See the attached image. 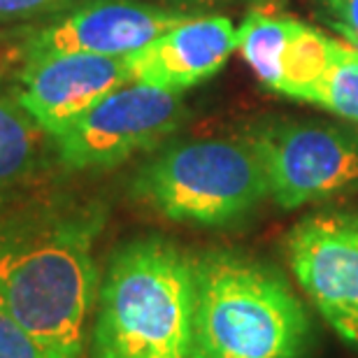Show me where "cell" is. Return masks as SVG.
I'll list each match as a JSON object with an SVG mask.
<instances>
[{
    "mask_svg": "<svg viewBox=\"0 0 358 358\" xmlns=\"http://www.w3.org/2000/svg\"><path fill=\"white\" fill-rule=\"evenodd\" d=\"M186 12L145 0H80L54 21L33 28L24 38V59L47 54H91L126 59L170 26L179 24Z\"/></svg>",
    "mask_w": 358,
    "mask_h": 358,
    "instance_id": "cell-8",
    "label": "cell"
},
{
    "mask_svg": "<svg viewBox=\"0 0 358 358\" xmlns=\"http://www.w3.org/2000/svg\"><path fill=\"white\" fill-rule=\"evenodd\" d=\"M319 3L335 31L345 35V42L358 49V0H319Z\"/></svg>",
    "mask_w": 358,
    "mask_h": 358,
    "instance_id": "cell-17",
    "label": "cell"
},
{
    "mask_svg": "<svg viewBox=\"0 0 358 358\" xmlns=\"http://www.w3.org/2000/svg\"><path fill=\"white\" fill-rule=\"evenodd\" d=\"M184 119L182 93L131 82L107 93L52 142L66 168L107 170L161 145Z\"/></svg>",
    "mask_w": 358,
    "mask_h": 358,
    "instance_id": "cell-6",
    "label": "cell"
},
{
    "mask_svg": "<svg viewBox=\"0 0 358 358\" xmlns=\"http://www.w3.org/2000/svg\"><path fill=\"white\" fill-rule=\"evenodd\" d=\"M196 256L159 235L117 249L100 279L93 358H193Z\"/></svg>",
    "mask_w": 358,
    "mask_h": 358,
    "instance_id": "cell-2",
    "label": "cell"
},
{
    "mask_svg": "<svg viewBox=\"0 0 358 358\" xmlns=\"http://www.w3.org/2000/svg\"><path fill=\"white\" fill-rule=\"evenodd\" d=\"M77 3L80 0H0V21L56 17Z\"/></svg>",
    "mask_w": 358,
    "mask_h": 358,
    "instance_id": "cell-16",
    "label": "cell"
},
{
    "mask_svg": "<svg viewBox=\"0 0 358 358\" xmlns=\"http://www.w3.org/2000/svg\"><path fill=\"white\" fill-rule=\"evenodd\" d=\"M0 358H66L0 310Z\"/></svg>",
    "mask_w": 358,
    "mask_h": 358,
    "instance_id": "cell-15",
    "label": "cell"
},
{
    "mask_svg": "<svg viewBox=\"0 0 358 358\" xmlns=\"http://www.w3.org/2000/svg\"><path fill=\"white\" fill-rule=\"evenodd\" d=\"M131 84L126 59L47 54L26 59L14 98L54 140L107 93Z\"/></svg>",
    "mask_w": 358,
    "mask_h": 358,
    "instance_id": "cell-9",
    "label": "cell"
},
{
    "mask_svg": "<svg viewBox=\"0 0 358 358\" xmlns=\"http://www.w3.org/2000/svg\"><path fill=\"white\" fill-rule=\"evenodd\" d=\"M293 26L296 19L289 14L275 12L270 7H256L238 28V52L254 70V75L275 93Z\"/></svg>",
    "mask_w": 358,
    "mask_h": 358,
    "instance_id": "cell-13",
    "label": "cell"
},
{
    "mask_svg": "<svg viewBox=\"0 0 358 358\" xmlns=\"http://www.w3.org/2000/svg\"><path fill=\"white\" fill-rule=\"evenodd\" d=\"M103 224L96 205L33 203L0 214V310L66 358L87 349Z\"/></svg>",
    "mask_w": 358,
    "mask_h": 358,
    "instance_id": "cell-1",
    "label": "cell"
},
{
    "mask_svg": "<svg viewBox=\"0 0 358 358\" xmlns=\"http://www.w3.org/2000/svg\"><path fill=\"white\" fill-rule=\"evenodd\" d=\"M261 161L268 198L282 210L358 191V133L314 121H275L247 140Z\"/></svg>",
    "mask_w": 358,
    "mask_h": 358,
    "instance_id": "cell-5",
    "label": "cell"
},
{
    "mask_svg": "<svg viewBox=\"0 0 358 358\" xmlns=\"http://www.w3.org/2000/svg\"><path fill=\"white\" fill-rule=\"evenodd\" d=\"M47 138L17 98H0V193L17 189L38 170Z\"/></svg>",
    "mask_w": 358,
    "mask_h": 358,
    "instance_id": "cell-11",
    "label": "cell"
},
{
    "mask_svg": "<svg viewBox=\"0 0 358 358\" xmlns=\"http://www.w3.org/2000/svg\"><path fill=\"white\" fill-rule=\"evenodd\" d=\"M238 49V28L226 17H184L159 38L126 56L135 84L182 93L210 80Z\"/></svg>",
    "mask_w": 358,
    "mask_h": 358,
    "instance_id": "cell-10",
    "label": "cell"
},
{
    "mask_svg": "<svg viewBox=\"0 0 358 358\" xmlns=\"http://www.w3.org/2000/svg\"><path fill=\"white\" fill-rule=\"evenodd\" d=\"M168 3L170 7H212V5H224V3H231V0H163Z\"/></svg>",
    "mask_w": 358,
    "mask_h": 358,
    "instance_id": "cell-18",
    "label": "cell"
},
{
    "mask_svg": "<svg viewBox=\"0 0 358 358\" xmlns=\"http://www.w3.org/2000/svg\"><path fill=\"white\" fill-rule=\"evenodd\" d=\"M338 42L340 40L328 38L317 28L296 19V26H293V33L282 59L277 93L310 103L314 89L324 80V75L328 73V68H331L335 59Z\"/></svg>",
    "mask_w": 358,
    "mask_h": 358,
    "instance_id": "cell-12",
    "label": "cell"
},
{
    "mask_svg": "<svg viewBox=\"0 0 358 358\" xmlns=\"http://www.w3.org/2000/svg\"><path fill=\"white\" fill-rule=\"evenodd\" d=\"M310 103L340 114L358 124V49L349 42H338L335 59L314 89Z\"/></svg>",
    "mask_w": 358,
    "mask_h": 358,
    "instance_id": "cell-14",
    "label": "cell"
},
{
    "mask_svg": "<svg viewBox=\"0 0 358 358\" xmlns=\"http://www.w3.org/2000/svg\"><path fill=\"white\" fill-rule=\"evenodd\" d=\"M314 331L279 272L240 252L196 256L193 358H305Z\"/></svg>",
    "mask_w": 358,
    "mask_h": 358,
    "instance_id": "cell-3",
    "label": "cell"
},
{
    "mask_svg": "<svg viewBox=\"0 0 358 358\" xmlns=\"http://www.w3.org/2000/svg\"><path fill=\"white\" fill-rule=\"evenodd\" d=\"M291 275L326 326L358 349V212L307 214L286 235Z\"/></svg>",
    "mask_w": 358,
    "mask_h": 358,
    "instance_id": "cell-7",
    "label": "cell"
},
{
    "mask_svg": "<svg viewBox=\"0 0 358 358\" xmlns=\"http://www.w3.org/2000/svg\"><path fill=\"white\" fill-rule=\"evenodd\" d=\"M133 193L177 224L224 228L252 214L268 198V184L247 140H191L147 161Z\"/></svg>",
    "mask_w": 358,
    "mask_h": 358,
    "instance_id": "cell-4",
    "label": "cell"
}]
</instances>
